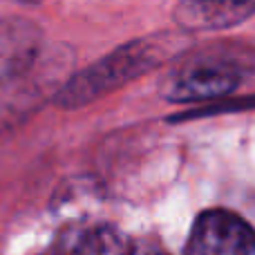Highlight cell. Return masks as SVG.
Listing matches in <instances>:
<instances>
[{
	"instance_id": "cell-3",
	"label": "cell",
	"mask_w": 255,
	"mask_h": 255,
	"mask_svg": "<svg viewBox=\"0 0 255 255\" xmlns=\"http://www.w3.org/2000/svg\"><path fill=\"white\" fill-rule=\"evenodd\" d=\"M186 255H255V229L224 208L204 211L190 229Z\"/></svg>"
},
{
	"instance_id": "cell-2",
	"label": "cell",
	"mask_w": 255,
	"mask_h": 255,
	"mask_svg": "<svg viewBox=\"0 0 255 255\" xmlns=\"http://www.w3.org/2000/svg\"><path fill=\"white\" fill-rule=\"evenodd\" d=\"M247 67L240 58L222 52H202L188 56L177 65L163 85V94L170 101H217L244 83Z\"/></svg>"
},
{
	"instance_id": "cell-6",
	"label": "cell",
	"mask_w": 255,
	"mask_h": 255,
	"mask_svg": "<svg viewBox=\"0 0 255 255\" xmlns=\"http://www.w3.org/2000/svg\"><path fill=\"white\" fill-rule=\"evenodd\" d=\"M128 251L130 249L108 229H88L65 235L49 255H128Z\"/></svg>"
},
{
	"instance_id": "cell-4",
	"label": "cell",
	"mask_w": 255,
	"mask_h": 255,
	"mask_svg": "<svg viewBox=\"0 0 255 255\" xmlns=\"http://www.w3.org/2000/svg\"><path fill=\"white\" fill-rule=\"evenodd\" d=\"M40 47V29L27 18L0 20V88L25 72Z\"/></svg>"
},
{
	"instance_id": "cell-5",
	"label": "cell",
	"mask_w": 255,
	"mask_h": 255,
	"mask_svg": "<svg viewBox=\"0 0 255 255\" xmlns=\"http://www.w3.org/2000/svg\"><path fill=\"white\" fill-rule=\"evenodd\" d=\"M255 13V0H186L179 20L190 29H226Z\"/></svg>"
},
{
	"instance_id": "cell-7",
	"label": "cell",
	"mask_w": 255,
	"mask_h": 255,
	"mask_svg": "<svg viewBox=\"0 0 255 255\" xmlns=\"http://www.w3.org/2000/svg\"><path fill=\"white\" fill-rule=\"evenodd\" d=\"M128 255H172V253L166 251L161 244L152 242V240H143V242H139V244H134V247H130Z\"/></svg>"
},
{
	"instance_id": "cell-1",
	"label": "cell",
	"mask_w": 255,
	"mask_h": 255,
	"mask_svg": "<svg viewBox=\"0 0 255 255\" xmlns=\"http://www.w3.org/2000/svg\"><path fill=\"white\" fill-rule=\"evenodd\" d=\"M166 49L157 40H134L119 47L117 52L103 56L88 70L79 72L65 88L58 92L56 103L63 108H81L92 103L101 94L119 88L128 81L136 79L139 74L157 67L163 61Z\"/></svg>"
}]
</instances>
